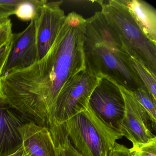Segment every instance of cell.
Returning a JSON list of instances; mask_svg holds the SVG:
<instances>
[{
    "mask_svg": "<svg viewBox=\"0 0 156 156\" xmlns=\"http://www.w3.org/2000/svg\"><path fill=\"white\" fill-rule=\"evenodd\" d=\"M85 23L81 15L69 13L44 57L28 68L0 77V92L5 104L29 122L49 128L54 106L63 87L85 69Z\"/></svg>",
    "mask_w": 156,
    "mask_h": 156,
    "instance_id": "cell-1",
    "label": "cell"
},
{
    "mask_svg": "<svg viewBox=\"0 0 156 156\" xmlns=\"http://www.w3.org/2000/svg\"><path fill=\"white\" fill-rule=\"evenodd\" d=\"M83 51L85 68L132 92L144 87L115 32L101 12L86 20Z\"/></svg>",
    "mask_w": 156,
    "mask_h": 156,
    "instance_id": "cell-2",
    "label": "cell"
},
{
    "mask_svg": "<svg viewBox=\"0 0 156 156\" xmlns=\"http://www.w3.org/2000/svg\"><path fill=\"white\" fill-rule=\"evenodd\" d=\"M59 125L82 156H108L116 140L123 137L104 123L89 106Z\"/></svg>",
    "mask_w": 156,
    "mask_h": 156,
    "instance_id": "cell-3",
    "label": "cell"
},
{
    "mask_svg": "<svg viewBox=\"0 0 156 156\" xmlns=\"http://www.w3.org/2000/svg\"><path fill=\"white\" fill-rule=\"evenodd\" d=\"M100 2L101 13L125 48L133 53L150 71L156 75V44L149 40L140 30L130 15L125 0Z\"/></svg>",
    "mask_w": 156,
    "mask_h": 156,
    "instance_id": "cell-4",
    "label": "cell"
},
{
    "mask_svg": "<svg viewBox=\"0 0 156 156\" xmlns=\"http://www.w3.org/2000/svg\"><path fill=\"white\" fill-rule=\"evenodd\" d=\"M101 79L87 68L71 77L56 98L53 109L52 124H62L87 109L90 96Z\"/></svg>",
    "mask_w": 156,
    "mask_h": 156,
    "instance_id": "cell-5",
    "label": "cell"
},
{
    "mask_svg": "<svg viewBox=\"0 0 156 156\" xmlns=\"http://www.w3.org/2000/svg\"><path fill=\"white\" fill-rule=\"evenodd\" d=\"M88 106L104 123L119 132L125 113V101L115 83L102 78L90 96Z\"/></svg>",
    "mask_w": 156,
    "mask_h": 156,
    "instance_id": "cell-6",
    "label": "cell"
},
{
    "mask_svg": "<svg viewBox=\"0 0 156 156\" xmlns=\"http://www.w3.org/2000/svg\"><path fill=\"white\" fill-rule=\"evenodd\" d=\"M116 84L121 91L125 105L124 116L119 125V133L131 141L132 145L147 143L156 137L151 130L149 126L151 124L147 112L133 92Z\"/></svg>",
    "mask_w": 156,
    "mask_h": 156,
    "instance_id": "cell-7",
    "label": "cell"
},
{
    "mask_svg": "<svg viewBox=\"0 0 156 156\" xmlns=\"http://www.w3.org/2000/svg\"><path fill=\"white\" fill-rule=\"evenodd\" d=\"M62 2L42 0L33 20L35 30L37 61L45 56L55 41L66 16L61 8Z\"/></svg>",
    "mask_w": 156,
    "mask_h": 156,
    "instance_id": "cell-8",
    "label": "cell"
},
{
    "mask_svg": "<svg viewBox=\"0 0 156 156\" xmlns=\"http://www.w3.org/2000/svg\"><path fill=\"white\" fill-rule=\"evenodd\" d=\"M11 49L2 76L30 67L37 61V49L34 21L22 32L13 34Z\"/></svg>",
    "mask_w": 156,
    "mask_h": 156,
    "instance_id": "cell-9",
    "label": "cell"
},
{
    "mask_svg": "<svg viewBox=\"0 0 156 156\" xmlns=\"http://www.w3.org/2000/svg\"><path fill=\"white\" fill-rule=\"evenodd\" d=\"M24 151L30 156H59L48 128L33 122H25L20 128Z\"/></svg>",
    "mask_w": 156,
    "mask_h": 156,
    "instance_id": "cell-10",
    "label": "cell"
},
{
    "mask_svg": "<svg viewBox=\"0 0 156 156\" xmlns=\"http://www.w3.org/2000/svg\"><path fill=\"white\" fill-rule=\"evenodd\" d=\"M5 105H0V156L13 154L22 146L20 128L25 123L22 116Z\"/></svg>",
    "mask_w": 156,
    "mask_h": 156,
    "instance_id": "cell-11",
    "label": "cell"
},
{
    "mask_svg": "<svg viewBox=\"0 0 156 156\" xmlns=\"http://www.w3.org/2000/svg\"><path fill=\"white\" fill-rule=\"evenodd\" d=\"M130 15L144 35L156 44V10L143 0H125Z\"/></svg>",
    "mask_w": 156,
    "mask_h": 156,
    "instance_id": "cell-12",
    "label": "cell"
},
{
    "mask_svg": "<svg viewBox=\"0 0 156 156\" xmlns=\"http://www.w3.org/2000/svg\"><path fill=\"white\" fill-rule=\"evenodd\" d=\"M125 49L128 55L131 66L135 73L140 79L144 87L156 99V75L150 71L143 62L133 53L127 50L126 48Z\"/></svg>",
    "mask_w": 156,
    "mask_h": 156,
    "instance_id": "cell-13",
    "label": "cell"
},
{
    "mask_svg": "<svg viewBox=\"0 0 156 156\" xmlns=\"http://www.w3.org/2000/svg\"><path fill=\"white\" fill-rule=\"evenodd\" d=\"M51 133L59 156H82L74 147L61 125H55Z\"/></svg>",
    "mask_w": 156,
    "mask_h": 156,
    "instance_id": "cell-14",
    "label": "cell"
},
{
    "mask_svg": "<svg viewBox=\"0 0 156 156\" xmlns=\"http://www.w3.org/2000/svg\"><path fill=\"white\" fill-rule=\"evenodd\" d=\"M135 97L147 112L152 128L156 129V99L145 87H139L133 92Z\"/></svg>",
    "mask_w": 156,
    "mask_h": 156,
    "instance_id": "cell-15",
    "label": "cell"
},
{
    "mask_svg": "<svg viewBox=\"0 0 156 156\" xmlns=\"http://www.w3.org/2000/svg\"><path fill=\"white\" fill-rule=\"evenodd\" d=\"M42 2V0H23L18 6L15 15L23 21L33 20Z\"/></svg>",
    "mask_w": 156,
    "mask_h": 156,
    "instance_id": "cell-16",
    "label": "cell"
},
{
    "mask_svg": "<svg viewBox=\"0 0 156 156\" xmlns=\"http://www.w3.org/2000/svg\"><path fill=\"white\" fill-rule=\"evenodd\" d=\"M132 145L129 148L130 156H156V137L147 143Z\"/></svg>",
    "mask_w": 156,
    "mask_h": 156,
    "instance_id": "cell-17",
    "label": "cell"
},
{
    "mask_svg": "<svg viewBox=\"0 0 156 156\" xmlns=\"http://www.w3.org/2000/svg\"><path fill=\"white\" fill-rule=\"evenodd\" d=\"M23 0H0V18L7 19L15 15L19 5Z\"/></svg>",
    "mask_w": 156,
    "mask_h": 156,
    "instance_id": "cell-18",
    "label": "cell"
},
{
    "mask_svg": "<svg viewBox=\"0 0 156 156\" xmlns=\"http://www.w3.org/2000/svg\"><path fill=\"white\" fill-rule=\"evenodd\" d=\"M12 23L9 18H0V48L11 40Z\"/></svg>",
    "mask_w": 156,
    "mask_h": 156,
    "instance_id": "cell-19",
    "label": "cell"
},
{
    "mask_svg": "<svg viewBox=\"0 0 156 156\" xmlns=\"http://www.w3.org/2000/svg\"><path fill=\"white\" fill-rule=\"evenodd\" d=\"M12 39L0 48V77L2 76L4 66L6 65L11 49Z\"/></svg>",
    "mask_w": 156,
    "mask_h": 156,
    "instance_id": "cell-20",
    "label": "cell"
},
{
    "mask_svg": "<svg viewBox=\"0 0 156 156\" xmlns=\"http://www.w3.org/2000/svg\"><path fill=\"white\" fill-rule=\"evenodd\" d=\"M108 156H130L129 148L116 142Z\"/></svg>",
    "mask_w": 156,
    "mask_h": 156,
    "instance_id": "cell-21",
    "label": "cell"
},
{
    "mask_svg": "<svg viewBox=\"0 0 156 156\" xmlns=\"http://www.w3.org/2000/svg\"><path fill=\"white\" fill-rule=\"evenodd\" d=\"M23 152V146H22L19 150L17 151L16 152L11 154V155H9L8 156H21Z\"/></svg>",
    "mask_w": 156,
    "mask_h": 156,
    "instance_id": "cell-22",
    "label": "cell"
},
{
    "mask_svg": "<svg viewBox=\"0 0 156 156\" xmlns=\"http://www.w3.org/2000/svg\"><path fill=\"white\" fill-rule=\"evenodd\" d=\"M2 104H5V102H4V98H3L1 93L0 92V105H2Z\"/></svg>",
    "mask_w": 156,
    "mask_h": 156,
    "instance_id": "cell-23",
    "label": "cell"
},
{
    "mask_svg": "<svg viewBox=\"0 0 156 156\" xmlns=\"http://www.w3.org/2000/svg\"><path fill=\"white\" fill-rule=\"evenodd\" d=\"M21 156H30L29 154H28L27 152H26V151H24V149H23V153L22 155H21Z\"/></svg>",
    "mask_w": 156,
    "mask_h": 156,
    "instance_id": "cell-24",
    "label": "cell"
}]
</instances>
